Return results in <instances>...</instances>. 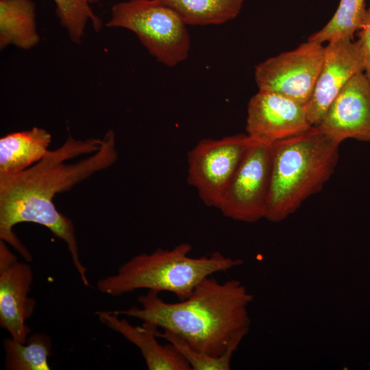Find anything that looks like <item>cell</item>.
<instances>
[{
  "mask_svg": "<svg viewBox=\"0 0 370 370\" xmlns=\"http://www.w3.org/2000/svg\"><path fill=\"white\" fill-rule=\"evenodd\" d=\"M158 292L140 295V307L114 311L138 319L143 325L162 329L184 340L194 349L212 356L235 352L249 329L247 306L253 295L241 282H220L212 275L178 302H166Z\"/></svg>",
  "mask_w": 370,
  "mask_h": 370,
  "instance_id": "cell-2",
  "label": "cell"
},
{
  "mask_svg": "<svg viewBox=\"0 0 370 370\" xmlns=\"http://www.w3.org/2000/svg\"><path fill=\"white\" fill-rule=\"evenodd\" d=\"M107 27L134 32L158 62L174 66L188 55L190 41L186 24L170 8L156 0H129L111 8Z\"/></svg>",
  "mask_w": 370,
  "mask_h": 370,
  "instance_id": "cell-5",
  "label": "cell"
},
{
  "mask_svg": "<svg viewBox=\"0 0 370 370\" xmlns=\"http://www.w3.org/2000/svg\"><path fill=\"white\" fill-rule=\"evenodd\" d=\"M191 251L190 244L182 243L171 249L158 248L150 254H139L120 266L115 273L99 280L97 288L112 297L147 289L169 292L183 300L205 278L242 264L240 259L218 251L191 257Z\"/></svg>",
  "mask_w": 370,
  "mask_h": 370,
  "instance_id": "cell-4",
  "label": "cell"
},
{
  "mask_svg": "<svg viewBox=\"0 0 370 370\" xmlns=\"http://www.w3.org/2000/svg\"><path fill=\"white\" fill-rule=\"evenodd\" d=\"M39 40L34 3L32 0H0V48L14 45L29 49Z\"/></svg>",
  "mask_w": 370,
  "mask_h": 370,
  "instance_id": "cell-15",
  "label": "cell"
},
{
  "mask_svg": "<svg viewBox=\"0 0 370 370\" xmlns=\"http://www.w3.org/2000/svg\"><path fill=\"white\" fill-rule=\"evenodd\" d=\"M305 106L280 94L258 90L247 106L246 134L273 144L309 129Z\"/></svg>",
  "mask_w": 370,
  "mask_h": 370,
  "instance_id": "cell-11",
  "label": "cell"
},
{
  "mask_svg": "<svg viewBox=\"0 0 370 370\" xmlns=\"http://www.w3.org/2000/svg\"><path fill=\"white\" fill-rule=\"evenodd\" d=\"M52 343L49 336L43 333L34 334L25 343L12 337L3 341L7 370H49V358Z\"/></svg>",
  "mask_w": 370,
  "mask_h": 370,
  "instance_id": "cell-17",
  "label": "cell"
},
{
  "mask_svg": "<svg viewBox=\"0 0 370 370\" xmlns=\"http://www.w3.org/2000/svg\"><path fill=\"white\" fill-rule=\"evenodd\" d=\"M61 25L66 29L71 40L79 44L85 27L91 22L95 31L101 30V18L92 10L90 0H53Z\"/></svg>",
  "mask_w": 370,
  "mask_h": 370,
  "instance_id": "cell-19",
  "label": "cell"
},
{
  "mask_svg": "<svg viewBox=\"0 0 370 370\" xmlns=\"http://www.w3.org/2000/svg\"><path fill=\"white\" fill-rule=\"evenodd\" d=\"M101 0H90V3H95V2H98Z\"/></svg>",
  "mask_w": 370,
  "mask_h": 370,
  "instance_id": "cell-22",
  "label": "cell"
},
{
  "mask_svg": "<svg viewBox=\"0 0 370 370\" xmlns=\"http://www.w3.org/2000/svg\"><path fill=\"white\" fill-rule=\"evenodd\" d=\"M51 136L34 127L8 134L0 139V176L15 174L32 166L48 152Z\"/></svg>",
  "mask_w": 370,
  "mask_h": 370,
  "instance_id": "cell-14",
  "label": "cell"
},
{
  "mask_svg": "<svg viewBox=\"0 0 370 370\" xmlns=\"http://www.w3.org/2000/svg\"><path fill=\"white\" fill-rule=\"evenodd\" d=\"M0 241V325L13 339L25 343L30 328L27 321L32 316L36 301L29 297L33 272L29 262H19Z\"/></svg>",
  "mask_w": 370,
  "mask_h": 370,
  "instance_id": "cell-10",
  "label": "cell"
},
{
  "mask_svg": "<svg viewBox=\"0 0 370 370\" xmlns=\"http://www.w3.org/2000/svg\"><path fill=\"white\" fill-rule=\"evenodd\" d=\"M365 68V53L359 39L338 38L325 47L323 64L314 88L305 105L311 125H317L345 84Z\"/></svg>",
  "mask_w": 370,
  "mask_h": 370,
  "instance_id": "cell-9",
  "label": "cell"
},
{
  "mask_svg": "<svg viewBox=\"0 0 370 370\" xmlns=\"http://www.w3.org/2000/svg\"><path fill=\"white\" fill-rule=\"evenodd\" d=\"M366 0H340L336 12L323 28L307 40L323 44L338 38L354 39L367 8Z\"/></svg>",
  "mask_w": 370,
  "mask_h": 370,
  "instance_id": "cell-18",
  "label": "cell"
},
{
  "mask_svg": "<svg viewBox=\"0 0 370 370\" xmlns=\"http://www.w3.org/2000/svg\"><path fill=\"white\" fill-rule=\"evenodd\" d=\"M316 126L341 143L370 141V82L364 72L350 79Z\"/></svg>",
  "mask_w": 370,
  "mask_h": 370,
  "instance_id": "cell-12",
  "label": "cell"
},
{
  "mask_svg": "<svg viewBox=\"0 0 370 370\" xmlns=\"http://www.w3.org/2000/svg\"><path fill=\"white\" fill-rule=\"evenodd\" d=\"M96 314L103 324L138 348L149 370H191L175 347L169 343L160 344L150 328L134 326L114 311H97Z\"/></svg>",
  "mask_w": 370,
  "mask_h": 370,
  "instance_id": "cell-13",
  "label": "cell"
},
{
  "mask_svg": "<svg viewBox=\"0 0 370 370\" xmlns=\"http://www.w3.org/2000/svg\"><path fill=\"white\" fill-rule=\"evenodd\" d=\"M150 328L158 338L172 344L190 365L191 370H230L234 353L229 351L220 356H212L194 349L184 340L166 330L144 325Z\"/></svg>",
  "mask_w": 370,
  "mask_h": 370,
  "instance_id": "cell-20",
  "label": "cell"
},
{
  "mask_svg": "<svg viewBox=\"0 0 370 370\" xmlns=\"http://www.w3.org/2000/svg\"><path fill=\"white\" fill-rule=\"evenodd\" d=\"M272 158L273 144L254 140L237 168L219 208L225 217L247 223L264 218L270 188Z\"/></svg>",
  "mask_w": 370,
  "mask_h": 370,
  "instance_id": "cell-7",
  "label": "cell"
},
{
  "mask_svg": "<svg viewBox=\"0 0 370 370\" xmlns=\"http://www.w3.org/2000/svg\"><path fill=\"white\" fill-rule=\"evenodd\" d=\"M174 10L186 25H218L235 18L246 0H156Z\"/></svg>",
  "mask_w": 370,
  "mask_h": 370,
  "instance_id": "cell-16",
  "label": "cell"
},
{
  "mask_svg": "<svg viewBox=\"0 0 370 370\" xmlns=\"http://www.w3.org/2000/svg\"><path fill=\"white\" fill-rule=\"evenodd\" d=\"M112 130L102 138L79 140L69 135L64 143L49 150L38 162L19 173L0 176V239L27 261L32 256L14 232L18 223L30 222L45 226L64 241L73 264L85 286H89L87 268L80 260L72 221L60 213L53 199L70 190L117 160Z\"/></svg>",
  "mask_w": 370,
  "mask_h": 370,
  "instance_id": "cell-1",
  "label": "cell"
},
{
  "mask_svg": "<svg viewBox=\"0 0 370 370\" xmlns=\"http://www.w3.org/2000/svg\"><path fill=\"white\" fill-rule=\"evenodd\" d=\"M365 53V74L370 82V6L365 10L360 28L357 32Z\"/></svg>",
  "mask_w": 370,
  "mask_h": 370,
  "instance_id": "cell-21",
  "label": "cell"
},
{
  "mask_svg": "<svg viewBox=\"0 0 370 370\" xmlns=\"http://www.w3.org/2000/svg\"><path fill=\"white\" fill-rule=\"evenodd\" d=\"M341 143L311 126L273 143L271 176L264 218L281 221L319 192L334 173Z\"/></svg>",
  "mask_w": 370,
  "mask_h": 370,
  "instance_id": "cell-3",
  "label": "cell"
},
{
  "mask_svg": "<svg viewBox=\"0 0 370 370\" xmlns=\"http://www.w3.org/2000/svg\"><path fill=\"white\" fill-rule=\"evenodd\" d=\"M322 44L307 40L258 64L255 80L260 90L275 92L306 105L310 99L324 57Z\"/></svg>",
  "mask_w": 370,
  "mask_h": 370,
  "instance_id": "cell-8",
  "label": "cell"
},
{
  "mask_svg": "<svg viewBox=\"0 0 370 370\" xmlns=\"http://www.w3.org/2000/svg\"><path fill=\"white\" fill-rule=\"evenodd\" d=\"M254 140L247 134L204 138L187 154L188 184L203 203L219 208L232 179Z\"/></svg>",
  "mask_w": 370,
  "mask_h": 370,
  "instance_id": "cell-6",
  "label": "cell"
}]
</instances>
